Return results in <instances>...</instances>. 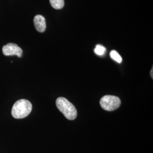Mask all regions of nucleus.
I'll list each match as a JSON object with an SVG mask.
<instances>
[{
    "mask_svg": "<svg viewBox=\"0 0 153 153\" xmlns=\"http://www.w3.org/2000/svg\"><path fill=\"white\" fill-rule=\"evenodd\" d=\"M49 2L55 9H61L64 6V0H49Z\"/></svg>",
    "mask_w": 153,
    "mask_h": 153,
    "instance_id": "6",
    "label": "nucleus"
},
{
    "mask_svg": "<svg viewBox=\"0 0 153 153\" xmlns=\"http://www.w3.org/2000/svg\"><path fill=\"white\" fill-rule=\"evenodd\" d=\"M2 52L5 56L16 55L19 57H21L23 54L22 49L16 44L9 43L4 45L2 48Z\"/></svg>",
    "mask_w": 153,
    "mask_h": 153,
    "instance_id": "4",
    "label": "nucleus"
},
{
    "mask_svg": "<svg viewBox=\"0 0 153 153\" xmlns=\"http://www.w3.org/2000/svg\"><path fill=\"white\" fill-rule=\"evenodd\" d=\"M102 108L108 111H113L120 107L121 100L119 98L114 95H105L100 100Z\"/></svg>",
    "mask_w": 153,
    "mask_h": 153,
    "instance_id": "3",
    "label": "nucleus"
},
{
    "mask_svg": "<svg viewBox=\"0 0 153 153\" xmlns=\"http://www.w3.org/2000/svg\"><path fill=\"white\" fill-rule=\"evenodd\" d=\"M56 103L58 109L66 119L73 120L76 118L77 111L76 107L66 99L60 97L57 99Z\"/></svg>",
    "mask_w": 153,
    "mask_h": 153,
    "instance_id": "2",
    "label": "nucleus"
},
{
    "mask_svg": "<svg viewBox=\"0 0 153 153\" xmlns=\"http://www.w3.org/2000/svg\"><path fill=\"white\" fill-rule=\"evenodd\" d=\"M33 23L36 30L39 33H43L46 29V22L44 16L37 15L33 19Z\"/></svg>",
    "mask_w": 153,
    "mask_h": 153,
    "instance_id": "5",
    "label": "nucleus"
},
{
    "mask_svg": "<svg viewBox=\"0 0 153 153\" xmlns=\"http://www.w3.org/2000/svg\"><path fill=\"white\" fill-rule=\"evenodd\" d=\"M106 49L103 45H97L94 49V52L97 55L99 56H103L105 53Z\"/></svg>",
    "mask_w": 153,
    "mask_h": 153,
    "instance_id": "8",
    "label": "nucleus"
},
{
    "mask_svg": "<svg viewBox=\"0 0 153 153\" xmlns=\"http://www.w3.org/2000/svg\"><path fill=\"white\" fill-rule=\"evenodd\" d=\"M110 56L114 60L116 61L118 63H121L122 62V57L119 53L115 50H113L110 53Z\"/></svg>",
    "mask_w": 153,
    "mask_h": 153,
    "instance_id": "7",
    "label": "nucleus"
},
{
    "mask_svg": "<svg viewBox=\"0 0 153 153\" xmlns=\"http://www.w3.org/2000/svg\"><path fill=\"white\" fill-rule=\"evenodd\" d=\"M33 105L26 99H20L14 104L11 109V115L15 119H23L27 117L32 111Z\"/></svg>",
    "mask_w": 153,
    "mask_h": 153,
    "instance_id": "1",
    "label": "nucleus"
},
{
    "mask_svg": "<svg viewBox=\"0 0 153 153\" xmlns=\"http://www.w3.org/2000/svg\"><path fill=\"white\" fill-rule=\"evenodd\" d=\"M153 68H152V71H150V75H151V76L152 77V78H153Z\"/></svg>",
    "mask_w": 153,
    "mask_h": 153,
    "instance_id": "9",
    "label": "nucleus"
}]
</instances>
